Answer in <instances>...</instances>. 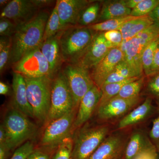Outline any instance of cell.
Here are the masks:
<instances>
[{"mask_svg":"<svg viewBox=\"0 0 159 159\" xmlns=\"http://www.w3.org/2000/svg\"><path fill=\"white\" fill-rule=\"evenodd\" d=\"M49 16L48 11H40L32 19L16 26L11 37L10 64L13 65L27 53L40 47Z\"/></svg>","mask_w":159,"mask_h":159,"instance_id":"obj_1","label":"cell"},{"mask_svg":"<svg viewBox=\"0 0 159 159\" xmlns=\"http://www.w3.org/2000/svg\"><path fill=\"white\" fill-rule=\"evenodd\" d=\"M88 27H69L60 32L59 44L64 62L77 64L93 39Z\"/></svg>","mask_w":159,"mask_h":159,"instance_id":"obj_2","label":"cell"},{"mask_svg":"<svg viewBox=\"0 0 159 159\" xmlns=\"http://www.w3.org/2000/svg\"><path fill=\"white\" fill-rule=\"evenodd\" d=\"M24 77L28 101L33 111L34 118L40 123H45L51 106L53 79L48 77Z\"/></svg>","mask_w":159,"mask_h":159,"instance_id":"obj_3","label":"cell"},{"mask_svg":"<svg viewBox=\"0 0 159 159\" xmlns=\"http://www.w3.org/2000/svg\"><path fill=\"white\" fill-rule=\"evenodd\" d=\"M2 124L7 135V145L11 150L32 139L37 133L36 125L14 107L7 112Z\"/></svg>","mask_w":159,"mask_h":159,"instance_id":"obj_4","label":"cell"},{"mask_svg":"<svg viewBox=\"0 0 159 159\" xmlns=\"http://www.w3.org/2000/svg\"><path fill=\"white\" fill-rule=\"evenodd\" d=\"M159 36V27L153 24L131 39L122 42L119 47L124 54L123 60L128 64L137 77L143 75L142 57L149 43Z\"/></svg>","mask_w":159,"mask_h":159,"instance_id":"obj_5","label":"cell"},{"mask_svg":"<svg viewBox=\"0 0 159 159\" xmlns=\"http://www.w3.org/2000/svg\"><path fill=\"white\" fill-rule=\"evenodd\" d=\"M108 125L85 126L74 137L72 159H89L108 136Z\"/></svg>","mask_w":159,"mask_h":159,"instance_id":"obj_6","label":"cell"},{"mask_svg":"<svg viewBox=\"0 0 159 159\" xmlns=\"http://www.w3.org/2000/svg\"><path fill=\"white\" fill-rule=\"evenodd\" d=\"M74 110L76 109L67 81L63 72H60L52 81L51 106L46 123L48 124Z\"/></svg>","mask_w":159,"mask_h":159,"instance_id":"obj_7","label":"cell"},{"mask_svg":"<svg viewBox=\"0 0 159 159\" xmlns=\"http://www.w3.org/2000/svg\"><path fill=\"white\" fill-rule=\"evenodd\" d=\"M70 90L74 108L78 109L83 97L95 85L89 70L77 64H68L62 71Z\"/></svg>","mask_w":159,"mask_h":159,"instance_id":"obj_8","label":"cell"},{"mask_svg":"<svg viewBox=\"0 0 159 159\" xmlns=\"http://www.w3.org/2000/svg\"><path fill=\"white\" fill-rule=\"evenodd\" d=\"M52 1L47 0H12L4 7L1 18L10 20L16 25L32 19L39 12V9Z\"/></svg>","mask_w":159,"mask_h":159,"instance_id":"obj_9","label":"cell"},{"mask_svg":"<svg viewBox=\"0 0 159 159\" xmlns=\"http://www.w3.org/2000/svg\"><path fill=\"white\" fill-rule=\"evenodd\" d=\"M77 111L74 110L47 124L41 140V145L53 148L57 147L63 140L69 137L73 129Z\"/></svg>","mask_w":159,"mask_h":159,"instance_id":"obj_10","label":"cell"},{"mask_svg":"<svg viewBox=\"0 0 159 159\" xmlns=\"http://www.w3.org/2000/svg\"><path fill=\"white\" fill-rule=\"evenodd\" d=\"M39 48L27 53L13 65V72L30 78L48 77L52 78L48 63Z\"/></svg>","mask_w":159,"mask_h":159,"instance_id":"obj_11","label":"cell"},{"mask_svg":"<svg viewBox=\"0 0 159 159\" xmlns=\"http://www.w3.org/2000/svg\"><path fill=\"white\" fill-rule=\"evenodd\" d=\"M112 48L111 44L105 39L103 32L96 33L90 45L77 64L87 70L92 69Z\"/></svg>","mask_w":159,"mask_h":159,"instance_id":"obj_12","label":"cell"},{"mask_svg":"<svg viewBox=\"0 0 159 159\" xmlns=\"http://www.w3.org/2000/svg\"><path fill=\"white\" fill-rule=\"evenodd\" d=\"M124 54L120 48L111 49L107 55L92 68L91 76L95 85L101 89L107 77L120 61Z\"/></svg>","mask_w":159,"mask_h":159,"instance_id":"obj_13","label":"cell"},{"mask_svg":"<svg viewBox=\"0 0 159 159\" xmlns=\"http://www.w3.org/2000/svg\"><path fill=\"white\" fill-rule=\"evenodd\" d=\"M140 100V96L129 99L115 97L97 108V116L104 121L119 118L127 114Z\"/></svg>","mask_w":159,"mask_h":159,"instance_id":"obj_14","label":"cell"},{"mask_svg":"<svg viewBox=\"0 0 159 159\" xmlns=\"http://www.w3.org/2000/svg\"><path fill=\"white\" fill-rule=\"evenodd\" d=\"M90 4L86 0H59L55 6L63 28L76 25L82 11Z\"/></svg>","mask_w":159,"mask_h":159,"instance_id":"obj_15","label":"cell"},{"mask_svg":"<svg viewBox=\"0 0 159 159\" xmlns=\"http://www.w3.org/2000/svg\"><path fill=\"white\" fill-rule=\"evenodd\" d=\"M127 142L121 134L108 136L89 159H123Z\"/></svg>","mask_w":159,"mask_h":159,"instance_id":"obj_16","label":"cell"},{"mask_svg":"<svg viewBox=\"0 0 159 159\" xmlns=\"http://www.w3.org/2000/svg\"><path fill=\"white\" fill-rule=\"evenodd\" d=\"M101 97V90L96 85L86 93L80 103L72 129L80 128L88 121L98 108Z\"/></svg>","mask_w":159,"mask_h":159,"instance_id":"obj_17","label":"cell"},{"mask_svg":"<svg viewBox=\"0 0 159 159\" xmlns=\"http://www.w3.org/2000/svg\"><path fill=\"white\" fill-rule=\"evenodd\" d=\"M60 32L56 35L43 41L39 48L48 63L53 79L58 74L62 63L64 62L60 47Z\"/></svg>","mask_w":159,"mask_h":159,"instance_id":"obj_18","label":"cell"},{"mask_svg":"<svg viewBox=\"0 0 159 159\" xmlns=\"http://www.w3.org/2000/svg\"><path fill=\"white\" fill-rule=\"evenodd\" d=\"M12 87L13 107L27 117L34 118L27 97L25 80L22 75L13 72Z\"/></svg>","mask_w":159,"mask_h":159,"instance_id":"obj_19","label":"cell"},{"mask_svg":"<svg viewBox=\"0 0 159 159\" xmlns=\"http://www.w3.org/2000/svg\"><path fill=\"white\" fill-rule=\"evenodd\" d=\"M153 109L152 99L150 97H147L143 103L129 112L119 121L118 128L123 129L143 122L150 116Z\"/></svg>","mask_w":159,"mask_h":159,"instance_id":"obj_20","label":"cell"},{"mask_svg":"<svg viewBox=\"0 0 159 159\" xmlns=\"http://www.w3.org/2000/svg\"><path fill=\"white\" fill-rule=\"evenodd\" d=\"M149 137L141 129H135L126 143L123 159H133L138 154L153 146Z\"/></svg>","mask_w":159,"mask_h":159,"instance_id":"obj_21","label":"cell"},{"mask_svg":"<svg viewBox=\"0 0 159 159\" xmlns=\"http://www.w3.org/2000/svg\"><path fill=\"white\" fill-rule=\"evenodd\" d=\"M132 10L125 6L124 0L107 1L103 3L97 21L103 22L130 16Z\"/></svg>","mask_w":159,"mask_h":159,"instance_id":"obj_22","label":"cell"},{"mask_svg":"<svg viewBox=\"0 0 159 159\" xmlns=\"http://www.w3.org/2000/svg\"><path fill=\"white\" fill-rule=\"evenodd\" d=\"M153 24V21L148 15L136 17L129 21L120 30L123 38L122 42L131 39Z\"/></svg>","mask_w":159,"mask_h":159,"instance_id":"obj_23","label":"cell"},{"mask_svg":"<svg viewBox=\"0 0 159 159\" xmlns=\"http://www.w3.org/2000/svg\"><path fill=\"white\" fill-rule=\"evenodd\" d=\"M140 77H134L121 82L103 84L100 89L101 97L98 107L116 97L121 90L122 87L126 84L136 80Z\"/></svg>","mask_w":159,"mask_h":159,"instance_id":"obj_24","label":"cell"},{"mask_svg":"<svg viewBox=\"0 0 159 159\" xmlns=\"http://www.w3.org/2000/svg\"><path fill=\"white\" fill-rule=\"evenodd\" d=\"M136 77L135 74L123 60L118 63L103 84L121 82Z\"/></svg>","mask_w":159,"mask_h":159,"instance_id":"obj_25","label":"cell"},{"mask_svg":"<svg viewBox=\"0 0 159 159\" xmlns=\"http://www.w3.org/2000/svg\"><path fill=\"white\" fill-rule=\"evenodd\" d=\"M136 17L131 16H129L125 17L108 20L105 21L93 24L89 26L88 28L93 31L98 32H104L112 30H120L125 23Z\"/></svg>","mask_w":159,"mask_h":159,"instance_id":"obj_26","label":"cell"},{"mask_svg":"<svg viewBox=\"0 0 159 159\" xmlns=\"http://www.w3.org/2000/svg\"><path fill=\"white\" fill-rule=\"evenodd\" d=\"M64 29L55 6L46 24L43 42L56 35Z\"/></svg>","mask_w":159,"mask_h":159,"instance_id":"obj_27","label":"cell"},{"mask_svg":"<svg viewBox=\"0 0 159 159\" xmlns=\"http://www.w3.org/2000/svg\"><path fill=\"white\" fill-rule=\"evenodd\" d=\"M159 44V36L149 43L143 51L142 57V66L143 72L146 76H149L155 54Z\"/></svg>","mask_w":159,"mask_h":159,"instance_id":"obj_28","label":"cell"},{"mask_svg":"<svg viewBox=\"0 0 159 159\" xmlns=\"http://www.w3.org/2000/svg\"><path fill=\"white\" fill-rule=\"evenodd\" d=\"M100 4L99 2L90 4L81 13L78 24L80 25H90L98 19L100 11Z\"/></svg>","mask_w":159,"mask_h":159,"instance_id":"obj_29","label":"cell"},{"mask_svg":"<svg viewBox=\"0 0 159 159\" xmlns=\"http://www.w3.org/2000/svg\"><path fill=\"white\" fill-rule=\"evenodd\" d=\"M144 82V77L142 76L136 80L126 84L115 97L129 99L139 96Z\"/></svg>","mask_w":159,"mask_h":159,"instance_id":"obj_30","label":"cell"},{"mask_svg":"<svg viewBox=\"0 0 159 159\" xmlns=\"http://www.w3.org/2000/svg\"><path fill=\"white\" fill-rule=\"evenodd\" d=\"M11 37L1 36L0 39V72L2 73L10 63Z\"/></svg>","mask_w":159,"mask_h":159,"instance_id":"obj_31","label":"cell"},{"mask_svg":"<svg viewBox=\"0 0 159 159\" xmlns=\"http://www.w3.org/2000/svg\"><path fill=\"white\" fill-rule=\"evenodd\" d=\"M74 140L69 136L59 143L52 159H72Z\"/></svg>","mask_w":159,"mask_h":159,"instance_id":"obj_32","label":"cell"},{"mask_svg":"<svg viewBox=\"0 0 159 159\" xmlns=\"http://www.w3.org/2000/svg\"><path fill=\"white\" fill-rule=\"evenodd\" d=\"M159 4V0H142L132 10L130 16L139 17L148 15Z\"/></svg>","mask_w":159,"mask_h":159,"instance_id":"obj_33","label":"cell"},{"mask_svg":"<svg viewBox=\"0 0 159 159\" xmlns=\"http://www.w3.org/2000/svg\"><path fill=\"white\" fill-rule=\"evenodd\" d=\"M34 149V144L27 141L16 148L10 159H27Z\"/></svg>","mask_w":159,"mask_h":159,"instance_id":"obj_34","label":"cell"},{"mask_svg":"<svg viewBox=\"0 0 159 159\" xmlns=\"http://www.w3.org/2000/svg\"><path fill=\"white\" fill-rule=\"evenodd\" d=\"M16 25L6 18L0 19V35L1 36L11 37L14 34Z\"/></svg>","mask_w":159,"mask_h":159,"instance_id":"obj_35","label":"cell"},{"mask_svg":"<svg viewBox=\"0 0 159 159\" xmlns=\"http://www.w3.org/2000/svg\"><path fill=\"white\" fill-rule=\"evenodd\" d=\"M105 39L110 43L113 48H119L123 42L120 30H112L103 32Z\"/></svg>","mask_w":159,"mask_h":159,"instance_id":"obj_36","label":"cell"},{"mask_svg":"<svg viewBox=\"0 0 159 159\" xmlns=\"http://www.w3.org/2000/svg\"><path fill=\"white\" fill-rule=\"evenodd\" d=\"M149 137L159 153V108L158 109L157 115L152 121V127L149 132Z\"/></svg>","mask_w":159,"mask_h":159,"instance_id":"obj_37","label":"cell"},{"mask_svg":"<svg viewBox=\"0 0 159 159\" xmlns=\"http://www.w3.org/2000/svg\"><path fill=\"white\" fill-rule=\"evenodd\" d=\"M53 148H35L27 159H52L54 152H52Z\"/></svg>","mask_w":159,"mask_h":159,"instance_id":"obj_38","label":"cell"},{"mask_svg":"<svg viewBox=\"0 0 159 159\" xmlns=\"http://www.w3.org/2000/svg\"><path fill=\"white\" fill-rule=\"evenodd\" d=\"M147 90L159 101V73L151 76L147 83Z\"/></svg>","mask_w":159,"mask_h":159,"instance_id":"obj_39","label":"cell"},{"mask_svg":"<svg viewBox=\"0 0 159 159\" xmlns=\"http://www.w3.org/2000/svg\"><path fill=\"white\" fill-rule=\"evenodd\" d=\"M157 151L154 145L151 146L141 152L135 157L133 159H157Z\"/></svg>","mask_w":159,"mask_h":159,"instance_id":"obj_40","label":"cell"},{"mask_svg":"<svg viewBox=\"0 0 159 159\" xmlns=\"http://www.w3.org/2000/svg\"><path fill=\"white\" fill-rule=\"evenodd\" d=\"M158 73H159V44L155 54L153 63L152 66L148 77H151Z\"/></svg>","mask_w":159,"mask_h":159,"instance_id":"obj_41","label":"cell"},{"mask_svg":"<svg viewBox=\"0 0 159 159\" xmlns=\"http://www.w3.org/2000/svg\"><path fill=\"white\" fill-rule=\"evenodd\" d=\"M148 16L153 21L154 24L159 27V4Z\"/></svg>","mask_w":159,"mask_h":159,"instance_id":"obj_42","label":"cell"},{"mask_svg":"<svg viewBox=\"0 0 159 159\" xmlns=\"http://www.w3.org/2000/svg\"><path fill=\"white\" fill-rule=\"evenodd\" d=\"M11 151L7 145H0V159H8Z\"/></svg>","mask_w":159,"mask_h":159,"instance_id":"obj_43","label":"cell"},{"mask_svg":"<svg viewBox=\"0 0 159 159\" xmlns=\"http://www.w3.org/2000/svg\"><path fill=\"white\" fill-rule=\"evenodd\" d=\"M7 141V135L6 130L3 124H2L0 126V145H5L8 146Z\"/></svg>","mask_w":159,"mask_h":159,"instance_id":"obj_44","label":"cell"},{"mask_svg":"<svg viewBox=\"0 0 159 159\" xmlns=\"http://www.w3.org/2000/svg\"><path fill=\"white\" fill-rule=\"evenodd\" d=\"M142 0H124L125 6L127 8L132 10L135 8Z\"/></svg>","mask_w":159,"mask_h":159,"instance_id":"obj_45","label":"cell"},{"mask_svg":"<svg viewBox=\"0 0 159 159\" xmlns=\"http://www.w3.org/2000/svg\"><path fill=\"white\" fill-rule=\"evenodd\" d=\"M9 92V88L5 83L1 81L0 82V94L1 95H6Z\"/></svg>","mask_w":159,"mask_h":159,"instance_id":"obj_46","label":"cell"},{"mask_svg":"<svg viewBox=\"0 0 159 159\" xmlns=\"http://www.w3.org/2000/svg\"><path fill=\"white\" fill-rule=\"evenodd\" d=\"M9 2L10 1H8V0H1L0 1V6H5V7H6L9 4Z\"/></svg>","mask_w":159,"mask_h":159,"instance_id":"obj_47","label":"cell"}]
</instances>
